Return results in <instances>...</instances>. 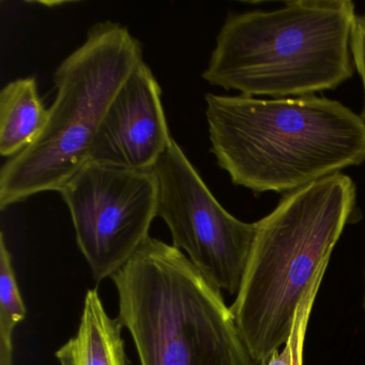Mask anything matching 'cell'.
<instances>
[{
    "instance_id": "6da1fadb",
    "label": "cell",
    "mask_w": 365,
    "mask_h": 365,
    "mask_svg": "<svg viewBox=\"0 0 365 365\" xmlns=\"http://www.w3.org/2000/svg\"><path fill=\"white\" fill-rule=\"evenodd\" d=\"M205 99L211 151L235 185L286 194L365 162V123L341 102L316 95Z\"/></svg>"
},
{
    "instance_id": "7a4b0ae2",
    "label": "cell",
    "mask_w": 365,
    "mask_h": 365,
    "mask_svg": "<svg viewBox=\"0 0 365 365\" xmlns=\"http://www.w3.org/2000/svg\"><path fill=\"white\" fill-rule=\"evenodd\" d=\"M356 202V185L339 173L284 194L274 210L256 222L245 277L230 307L256 365H267L287 343L301 304L319 289Z\"/></svg>"
},
{
    "instance_id": "3957f363",
    "label": "cell",
    "mask_w": 365,
    "mask_h": 365,
    "mask_svg": "<svg viewBox=\"0 0 365 365\" xmlns=\"http://www.w3.org/2000/svg\"><path fill=\"white\" fill-rule=\"evenodd\" d=\"M356 6L350 0H292L272 11L230 14L202 78L245 97H305L354 76Z\"/></svg>"
},
{
    "instance_id": "277c9868",
    "label": "cell",
    "mask_w": 365,
    "mask_h": 365,
    "mask_svg": "<svg viewBox=\"0 0 365 365\" xmlns=\"http://www.w3.org/2000/svg\"><path fill=\"white\" fill-rule=\"evenodd\" d=\"M112 279L140 365H256L221 290L174 245L149 237Z\"/></svg>"
},
{
    "instance_id": "5b68a950",
    "label": "cell",
    "mask_w": 365,
    "mask_h": 365,
    "mask_svg": "<svg viewBox=\"0 0 365 365\" xmlns=\"http://www.w3.org/2000/svg\"><path fill=\"white\" fill-rule=\"evenodd\" d=\"M142 46L127 27L103 22L55 72L57 95L41 135L4 164L0 209L42 192L57 191L89 162L100 125L134 68Z\"/></svg>"
},
{
    "instance_id": "8992f818",
    "label": "cell",
    "mask_w": 365,
    "mask_h": 365,
    "mask_svg": "<svg viewBox=\"0 0 365 365\" xmlns=\"http://www.w3.org/2000/svg\"><path fill=\"white\" fill-rule=\"evenodd\" d=\"M76 242L97 283L112 279L149 238L159 209L155 170L87 162L61 190Z\"/></svg>"
},
{
    "instance_id": "52a82bcc",
    "label": "cell",
    "mask_w": 365,
    "mask_h": 365,
    "mask_svg": "<svg viewBox=\"0 0 365 365\" xmlns=\"http://www.w3.org/2000/svg\"><path fill=\"white\" fill-rule=\"evenodd\" d=\"M155 170L158 215L168 225L173 245L185 252L213 287L237 294L253 247L256 222L245 223L230 215L174 140Z\"/></svg>"
},
{
    "instance_id": "ba28073f",
    "label": "cell",
    "mask_w": 365,
    "mask_h": 365,
    "mask_svg": "<svg viewBox=\"0 0 365 365\" xmlns=\"http://www.w3.org/2000/svg\"><path fill=\"white\" fill-rule=\"evenodd\" d=\"M150 68L140 61L110 103L89 161L123 170H155L173 140Z\"/></svg>"
},
{
    "instance_id": "9c48e42d",
    "label": "cell",
    "mask_w": 365,
    "mask_h": 365,
    "mask_svg": "<svg viewBox=\"0 0 365 365\" xmlns=\"http://www.w3.org/2000/svg\"><path fill=\"white\" fill-rule=\"evenodd\" d=\"M123 324L110 318L97 289L85 296L78 333L55 356L61 365H128Z\"/></svg>"
},
{
    "instance_id": "30bf717a",
    "label": "cell",
    "mask_w": 365,
    "mask_h": 365,
    "mask_svg": "<svg viewBox=\"0 0 365 365\" xmlns=\"http://www.w3.org/2000/svg\"><path fill=\"white\" fill-rule=\"evenodd\" d=\"M48 119L35 78H20L0 93V155L16 157L41 135Z\"/></svg>"
},
{
    "instance_id": "8fae6325",
    "label": "cell",
    "mask_w": 365,
    "mask_h": 365,
    "mask_svg": "<svg viewBox=\"0 0 365 365\" xmlns=\"http://www.w3.org/2000/svg\"><path fill=\"white\" fill-rule=\"evenodd\" d=\"M27 309L16 281L11 254L0 235V341H14V330L26 318Z\"/></svg>"
},
{
    "instance_id": "7c38bea8",
    "label": "cell",
    "mask_w": 365,
    "mask_h": 365,
    "mask_svg": "<svg viewBox=\"0 0 365 365\" xmlns=\"http://www.w3.org/2000/svg\"><path fill=\"white\" fill-rule=\"evenodd\" d=\"M315 297L316 294H312L303 301L297 315L294 330L287 343L285 344V347L281 351L279 350L275 352L267 365H302L305 329Z\"/></svg>"
},
{
    "instance_id": "4fadbf2b",
    "label": "cell",
    "mask_w": 365,
    "mask_h": 365,
    "mask_svg": "<svg viewBox=\"0 0 365 365\" xmlns=\"http://www.w3.org/2000/svg\"><path fill=\"white\" fill-rule=\"evenodd\" d=\"M351 54L354 68L360 76L364 91V108L360 116L365 123V16H356L352 31Z\"/></svg>"
},
{
    "instance_id": "5bb4252c",
    "label": "cell",
    "mask_w": 365,
    "mask_h": 365,
    "mask_svg": "<svg viewBox=\"0 0 365 365\" xmlns=\"http://www.w3.org/2000/svg\"></svg>"
}]
</instances>
